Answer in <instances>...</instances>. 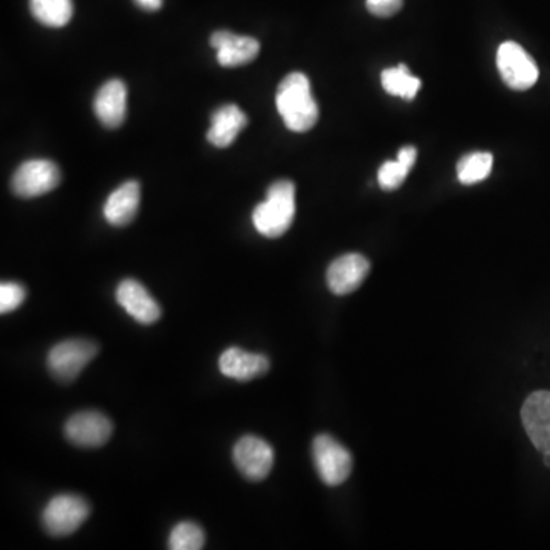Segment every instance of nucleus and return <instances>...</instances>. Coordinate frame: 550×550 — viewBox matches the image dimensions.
Here are the masks:
<instances>
[{"mask_svg": "<svg viewBox=\"0 0 550 550\" xmlns=\"http://www.w3.org/2000/svg\"><path fill=\"white\" fill-rule=\"evenodd\" d=\"M521 421L534 447L550 453V392L532 393L521 408Z\"/></svg>", "mask_w": 550, "mask_h": 550, "instance_id": "obj_10", "label": "nucleus"}, {"mask_svg": "<svg viewBox=\"0 0 550 550\" xmlns=\"http://www.w3.org/2000/svg\"><path fill=\"white\" fill-rule=\"evenodd\" d=\"M233 459L243 477L251 482H262L271 473L275 456L266 440L248 434L237 442Z\"/></svg>", "mask_w": 550, "mask_h": 550, "instance_id": "obj_8", "label": "nucleus"}, {"mask_svg": "<svg viewBox=\"0 0 550 550\" xmlns=\"http://www.w3.org/2000/svg\"><path fill=\"white\" fill-rule=\"evenodd\" d=\"M112 433H114V425L100 411H80L65 425L66 439L77 447H103Z\"/></svg>", "mask_w": 550, "mask_h": 550, "instance_id": "obj_9", "label": "nucleus"}, {"mask_svg": "<svg viewBox=\"0 0 550 550\" xmlns=\"http://www.w3.org/2000/svg\"><path fill=\"white\" fill-rule=\"evenodd\" d=\"M210 43L217 51V62L224 68H237L251 63L260 52L259 40L237 36L230 31H216Z\"/></svg>", "mask_w": 550, "mask_h": 550, "instance_id": "obj_12", "label": "nucleus"}, {"mask_svg": "<svg viewBox=\"0 0 550 550\" xmlns=\"http://www.w3.org/2000/svg\"><path fill=\"white\" fill-rule=\"evenodd\" d=\"M115 297L118 305L126 309L127 314L135 318L138 323L153 324L161 317V308L155 298L136 280L127 279L121 282Z\"/></svg>", "mask_w": 550, "mask_h": 550, "instance_id": "obj_13", "label": "nucleus"}, {"mask_svg": "<svg viewBox=\"0 0 550 550\" xmlns=\"http://www.w3.org/2000/svg\"><path fill=\"white\" fill-rule=\"evenodd\" d=\"M370 271V263L361 254L338 257L327 269V285L337 295H347L363 285Z\"/></svg>", "mask_w": 550, "mask_h": 550, "instance_id": "obj_11", "label": "nucleus"}, {"mask_svg": "<svg viewBox=\"0 0 550 550\" xmlns=\"http://www.w3.org/2000/svg\"><path fill=\"white\" fill-rule=\"evenodd\" d=\"M95 115L103 126L117 129L126 120L127 88L121 80H109L101 86L94 101Z\"/></svg>", "mask_w": 550, "mask_h": 550, "instance_id": "obj_14", "label": "nucleus"}, {"mask_svg": "<svg viewBox=\"0 0 550 550\" xmlns=\"http://www.w3.org/2000/svg\"><path fill=\"white\" fill-rule=\"evenodd\" d=\"M275 104L285 126L292 132L311 130L318 121V106L312 97L311 81L301 72L283 78L275 94Z\"/></svg>", "mask_w": 550, "mask_h": 550, "instance_id": "obj_1", "label": "nucleus"}, {"mask_svg": "<svg viewBox=\"0 0 550 550\" xmlns=\"http://www.w3.org/2000/svg\"><path fill=\"white\" fill-rule=\"evenodd\" d=\"M295 216V185L291 181H277L269 187L266 201L257 205L253 213L256 230L269 239L283 236L291 228Z\"/></svg>", "mask_w": 550, "mask_h": 550, "instance_id": "obj_2", "label": "nucleus"}, {"mask_svg": "<svg viewBox=\"0 0 550 550\" xmlns=\"http://www.w3.org/2000/svg\"><path fill=\"white\" fill-rule=\"evenodd\" d=\"M416 159H418L416 147L405 146L399 150L396 161L384 162L378 173V182L382 190L392 191L401 187L410 170L415 167Z\"/></svg>", "mask_w": 550, "mask_h": 550, "instance_id": "obj_18", "label": "nucleus"}, {"mask_svg": "<svg viewBox=\"0 0 550 550\" xmlns=\"http://www.w3.org/2000/svg\"><path fill=\"white\" fill-rule=\"evenodd\" d=\"M248 124V118L236 104H225L211 115V127L207 140L219 149L231 146L240 130Z\"/></svg>", "mask_w": 550, "mask_h": 550, "instance_id": "obj_17", "label": "nucleus"}, {"mask_svg": "<svg viewBox=\"0 0 550 550\" xmlns=\"http://www.w3.org/2000/svg\"><path fill=\"white\" fill-rule=\"evenodd\" d=\"M141 188L136 181L118 187L104 204V219L114 227L130 224L140 208Z\"/></svg>", "mask_w": 550, "mask_h": 550, "instance_id": "obj_16", "label": "nucleus"}, {"mask_svg": "<svg viewBox=\"0 0 550 550\" xmlns=\"http://www.w3.org/2000/svg\"><path fill=\"white\" fill-rule=\"evenodd\" d=\"M497 68L503 81L514 91H528L540 77L537 63L518 43L505 42L497 51Z\"/></svg>", "mask_w": 550, "mask_h": 550, "instance_id": "obj_6", "label": "nucleus"}, {"mask_svg": "<svg viewBox=\"0 0 550 550\" xmlns=\"http://www.w3.org/2000/svg\"><path fill=\"white\" fill-rule=\"evenodd\" d=\"M382 88L387 94L393 97H401L404 100L411 101L418 95L421 89L422 81L415 75H411L407 66L404 63L382 71L381 74Z\"/></svg>", "mask_w": 550, "mask_h": 550, "instance_id": "obj_19", "label": "nucleus"}, {"mask_svg": "<svg viewBox=\"0 0 550 550\" xmlns=\"http://www.w3.org/2000/svg\"><path fill=\"white\" fill-rule=\"evenodd\" d=\"M91 515V506L83 497L75 494L55 495L46 505L42 523L48 534L66 537L74 534Z\"/></svg>", "mask_w": 550, "mask_h": 550, "instance_id": "obj_3", "label": "nucleus"}, {"mask_svg": "<svg viewBox=\"0 0 550 550\" xmlns=\"http://www.w3.org/2000/svg\"><path fill=\"white\" fill-rule=\"evenodd\" d=\"M60 182V170L52 161L33 159L20 165L14 173L11 188L20 198L31 199L46 195Z\"/></svg>", "mask_w": 550, "mask_h": 550, "instance_id": "obj_7", "label": "nucleus"}, {"mask_svg": "<svg viewBox=\"0 0 550 550\" xmlns=\"http://www.w3.org/2000/svg\"><path fill=\"white\" fill-rule=\"evenodd\" d=\"M219 370L227 378L251 381L268 372L269 360L265 355L245 352L239 347H230L219 358Z\"/></svg>", "mask_w": 550, "mask_h": 550, "instance_id": "obj_15", "label": "nucleus"}, {"mask_svg": "<svg viewBox=\"0 0 550 550\" xmlns=\"http://www.w3.org/2000/svg\"><path fill=\"white\" fill-rule=\"evenodd\" d=\"M30 10L43 25L62 28L72 19L74 5L72 0H30Z\"/></svg>", "mask_w": 550, "mask_h": 550, "instance_id": "obj_20", "label": "nucleus"}, {"mask_svg": "<svg viewBox=\"0 0 550 550\" xmlns=\"http://www.w3.org/2000/svg\"><path fill=\"white\" fill-rule=\"evenodd\" d=\"M315 468L326 485L338 486L352 473V454L329 434H320L312 444Z\"/></svg>", "mask_w": 550, "mask_h": 550, "instance_id": "obj_5", "label": "nucleus"}, {"mask_svg": "<svg viewBox=\"0 0 550 550\" xmlns=\"http://www.w3.org/2000/svg\"><path fill=\"white\" fill-rule=\"evenodd\" d=\"M494 156L486 152L468 153L457 162V178L463 185L479 184L492 172Z\"/></svg>", "mask_w": 550, "mask_h": 550, "instance_id": "obj_21", "label": "nucleus"}, {"mask_svg": "<svg viewBox=\"0 0 550 550\" xmlns=\"http://www.w3.org/2000/svg\"><path fill=\"white\" fill-rule=\"evenodd\" d=\"M404 0H367V10L376 17H392L402 8Z\"/></svg>", "mask_w": 550, "mask_h": 550, "instance_id": "obj_24", "label": "nucleus"}, {"mask_svg": "<svg viewBox=\"0 0 550 550\" xmlns=\"http://www.w3.org/2000/svg\"><path fill=\"white\" fill-rule=\"evenodd\" d=\"M136 4L147 11H156L162 7V0H136Z\"/></svg>", "mask_w": 550, "mask_h": 550, "instance_id": "obj_25", "label": "nucleus"}, {"mask_svg": "<svg viewBox=\"0 0 550 550\" xmlns=\"http://www.w3.org/2000/svg\"><path fill=\"white\" fill-rule=\"evenodd\" d=\"M98 346L88 340H68L55 344L48 353L49 372L60 382L74 381L83 369L94 360Z\"/></svg>", "mask_w": 550, "mask_h": 550, "instance_id": "obj_4", "label": "nucleus"}, {"mask_svg": "<svg viewBox=\"0 0 550 550\" xmlns=\"http://www.w3.org/2000/svg\"><path fill=\"white\" fill-rule=\"evenodd\" d=\"M544 465L550 468V453H544Z\"/></svg>", "mask_w": 550, "mask_h": 550, "instance_id": "obj_26", "label": "nucleus"}, {"mask_svg": "<svg viewBox=\"0 0 550 550\" xmlns=\"http://www.w3.org/2000/svg\"><path fill=\"white\" fill-rule=\"evenodd\" d=\"M204 544V531L193 521H182L176 525L169 538V549L172 550H201Z\"/></svg>", "mask_w": 550, "mask_h": 550, "instance_id": "obj_22", "label": "nucleus"}, {"mask_svg": "<svg viewBox=\"0 0 550 550\" xmlns=\"http://www.w3.org/2000/svg\"><path fill=\"white\" fill-rule=\"evenodd\" d=\"M25 297V288L19 283H2L0 285V312L8 314V312L16 311L19 306H22Z\"/></svg>", "mask_w": 550, "mask_h": 550, "instance_id": "obj_23", "label": "nucleus"}]
</instances>
